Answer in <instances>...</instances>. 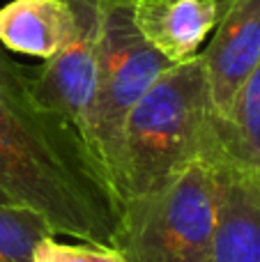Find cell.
<instances>
[{
	"label": "cell",
	"instance_id": "7",
	"mask_svg": "<svg viewBox=\"0 0 260 262\" xmlns=\"http://www.w3.org/2000/svg\"><path fill=\"white\" fill-rule=\"evenodd\" d=\"M219 221L212 262H260V175L216 161Z\"/></svg>",
	"mask_w": 260,
	"mask_h": 262
},
{
	"label": "cell",
	"instance_id": "8",
	"mask_svg": "<svg viewBox=\"0 0 260 262\" xmlns=\"http://www.w3.org/2000/svg\"><path fill=\"white\" fill-rule=\"evenodd\" d=\"M219 14L221 0H134L136 28L173 64L201 53Z\"/></svg>",
	"mask_w": 260,
	"mask_h": 262
},
{
	"label": "cell",
	"instance_id": "11",
	"mask_svg": "<svg viewBox=\"0 0 260 262\" xmlns=\"http://www.w3.org/2000/svg\"><path fill=\"white\" fill-rule=\"evenodd\" d=\"M55 235L51 226L21 205L0 203V262H32L37 242Z\"/></svg>",
	"mask_w": 260,
	"mask_h": 262
},
{
	"label": "cell",
	"instance_id": "12",
	"mask_svg": "<svg viewBox=\"0 0 260 262\" xmlns=\"http://www.w3.org/2000/svg\"><path fill=\"white\" fill-rule=\"evenodd\" d=\"M101 246L95 244H64L55 235H46L37 242L32 251V262H99Z\"/></svg>",
	"mask_w": 260,
	"mask_h": 262
},
{
	"label": "cell",
	"instance_id": "2",
	"mask_svg": "<svg viewBox=\"0 0 260 262\" xmlns=\"http://www.w3.org/2000/svg\"><path fill=\"white\" fill-rule=\"evenodd\" d=\"M219 159V115L198 53L166 69L129 111L115 172L118 205L166 184L191 163Z\"/></svg>",
	"mask_w": 260,
	"mask_h": 262
},
{
	"label": "cell",
	"instance_id": "3",
	"mask_svg": "<svg viewBox=\"0 0 260 262\" xmlns=\"http://www.w3.org/2000/svg\"><path fill=\"white\" fill-rule=\"evenodd\" d=\"M216 221V166L198 161L166 184L124 200L113 249L127 262H212Z\"/></svg>",
	"mask_w": 260,
	"mask_h": 262
},
{
	"label": "cell",
	"instance_id": "5",
	"mask_svg": "<svg viewBox=\"0 0 260 262\" xmlns=\"http://www.w3.org/2000/svg\"><path fill=\"white\" fill-rule=\"evenodd\" d=\"M67 3L72 5L76 21L72 37L58 53L44 60V67L32 69L30 83L37 101L76 136L99 170L92 147V101L97 88V0Z\"/></svg>",
	"mask_w": 260,
	"mask_h": 262
},
{
	"label": "cell",
	"instance_id": "4",
	"mask_svg": "<svg viewBox=\"0 0 260 262\" xmlns=\"http://www.w3.org/2000/svg\"><path fill=\"white\" fill-rule=\"evenodd\" d=\"M168 67H173V62L166 60L134 23V0H97L92 147L97 166L113 195L124 120Z\"/></svg>",
	"mask_w": 260,
	"mask_h": 262
},
{
	"label": "cell",
	"instance_id": "10",
	"mask_svg": "<svg viewBox=\"0 0 260 262\" xmlns=\"http://www.w3.org/2000/svg\"><path fill=\"white\" fill-rule=\"evenodd\" d=\"M221 159L260 175V60L242 83L228 115L219 120Z\"/></svg>",
	"mask_w": 260,
	"mask_h": 262
},
{
	"label": "cell",
	"instance_id": "9",
	"mask_svg": "<svg viewBox=\"0 0 260 262\" xmlns=\"http://www.w3.org/2000/svg\"><path fill=\"white\" fill-rule=\"evenodd\" d=\"M74 23L67 0H12L0 7V46L49 60L69 41Z\"/></svg>",
	"mask_w": 260,
	"mask_h": 262
},
{
	"label": "cell",
	"instance_id": "14",
	"mask_svg": "<svg viewBox=\"0 0 260 262\" xmlns=\"http://www.w3.org/2000/svg\"><path fill=\"white\" fill-rule=\"evenodd\" d=\"M0 203H9V205H14V203H12V200H9V198H7V195H5V193H3V191H0Z\"/></svg>",
	"mask_w": 260,
	"mask_h": 262
},
{
	"label": "cell",
	"instance_id": "6",
	"mask_svg": "<svg viewBox=\"0 0 260 262\" xmlns=\"http://www.w3.org/2000/svg\"><path fill=\"white\" fill-rule=\"evenodd\" d=\"M219 120L260 60V0H221L214 37L201 53Z\"/></svg>",
	"mask_w": 260,
	"mask_h": 262
},
{
	"label": "cell",
	"instance_id": "13",
	"mask_svg": "<svg viewBox=\"0 0 260 262\" xmlns=\"http://www.w3.org/2000/svg\"><path fill=\"white\" fill-rule=\"evenodd\" d=\"M99 262H127L113 246H101V253H99Z\"/></svg>",
	"mask_w": 260,
	"mask_h": 262
},
{
	"label": "cell",
	"instance_id": "1",
	"mask_svg": "<svg viewBox=\"0 0 260 262\" xmlns=\"http://www.w3.org/2000/svg\"><path fill=\"white\" fill-rule=\"evenodd\" d=\"M30 74L0 46V191L55 235L113 246L118 200L76 136L37 101Z\"/></svg>",
	"mask_w": 260,
	"mask_h": 262
}]
</instances>
